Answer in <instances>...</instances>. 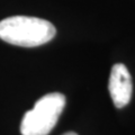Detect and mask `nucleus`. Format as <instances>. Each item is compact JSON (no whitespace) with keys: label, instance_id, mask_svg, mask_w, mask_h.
Here are the masks:
<instances>
[{"label":"nucleus","instance_id":"obj_3","mask_svg":"<svg viewBox=\"0 0 135 135\" xmlns=\"http://www.w3.org/2000/svg\"><path fill=\"white\" fill-rule=\"evenodd\" d=\"M108 88L113 103L117 108L125 107L131 101L133 91L132 77L124 64L117 63L112 68Z\"/></svg>","mask_w":135,"mask_h":135},{"label":"nucleus","instance_id":"obj_2","mask_svg":"<svg viewBox=\"0 0 135 135\" xmlns=\"http://www.w3.org/2000/svg\"><path fill=\"white\" fill-rule=\"evenodd\" d=\"M64 107V95L52 92L43 96L35 103L33 109L24 115L20 133L23 135H47L56 125Z\"/></svg>","mask_w":135,"mask_h":135},{"label":"nucleus","instance_id":"obj_1","mask_svg":"<svg viewBox=\"0 0 135 135\" xmlns=\"http://www.w3.org/2000/svg\"><path fill=\"white\" fill-rule=\"evenodd\" d=\"M56 34L49 20L28 16H12L0 22V40L23 47H35L47 43Z\"/></svg>","mask_w":135,"mask_h":135},{"label":"nucleus","instance_id":"obj_4","mask_svg":"<svg viewBox=\"0 0 135 135\" xmlns=\"http://www.w3.org/2000/svg\"><path fill=\"white\" fill-rule=\"evenodd\" d=\"M62 135H78V134H75V133H73V132H68V133L62 134Z\"/></svg>","mask_w":135,"mask_h":135}]
</instances>
